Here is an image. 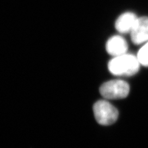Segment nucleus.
Wrapping results in <instances>:
<instances>
[{"label":"nucleus","instance_id":"f257e3e1","mask_svg":"<svg viewBox=\"0 0 148 148\" xmlns=\"http://www.w3.org/2000/svg\"><path fill=\"white\" fill-rule=\"evenodd\" d=\"M140 63L137 56L130 54H124L115 57L109 62V72L114 75L132 76L139 71Z\"/></svg>","mask_w":148,"mask_h":148},{"label":"nucleus","instance_id":"f03ea898","mask_svg":"<svg viewBox=\"0 0 148 148\" xmlns=\"http://www.w3.org/2000/svg\"><path fill=\"white\" fill-rule=\"evenodd\" d=\"M93 112L96 122L104 126L110 125L117 121L119 111L106 100H99L93 105Z\"/></svg>","mask_w":148,"mask_h":148},{"label":"nucleus","instance_id":"7ed1b4c3","mask_svg":"<svg viewBox=\"0 0 148 148\" xmlns=\"http://www.w3.org/2000/svg\"><path fill=\"white\" fill-rule=\"evenodd\" d=\"M99 92L105 99H123L129 94L130 86L124 80H112L103 83L100 87Z\"/></svg>","mask_w":148,"mask_h":148},{"label":"nucleus","instance_id":"20e7f679","mask_svg":"<svg viewBox=\"0 0 148 148\" xmlns=\"http://www.w3.org/2000/svg\"><path fill=\"white\" fill-rule=\"evenodd\" d=\"M130 35L132 42L136 45L148 41L147 17H141L137 18Z\"/></svg>","mask_w":148,"mask_h":148},{"label":"nucleus","instance_id":"39448f33","mask_svg":"<svg viewBox=\"0 0 148 148\" xmlns=\"http://www.w3.org/2000/svg\"><path fill=\"white\" fill-rule=\"evenodd\" d=\"M128 43L122 36L115 35L110 38L106 43L107 52L114 57L126 54L128 50Z\"/></svg>","mask_w":148,"mask_h":148},{"label":"nucleus","instance_id":"423d86ee","mask_svg":"<svg viewBox=\"0 0 148 148\" xmlns=\"http://www.w3.org/2000/svg\"><path fill=\"white\" fill-rule=\"evenodd\" d=\"M138 18L135 14L133 12L123 13L119 17L115 22V29L120 34L130 33Z\"/></svg>","mask_w":148,"mask_h":148},{"label":"nucleus","instance_id":"0eeeda50","mask_svg":"<svg viewBox=\"0 0 148 148\" xmlns=\"http://www.w3.org/2000/svg\"><path fill=\"white\" fill-rule=\"evenodd\" d=\"M137 58L140 64L145 67H148V41L139 50Z\"/></svg>","mask_w":148,"mask_h":148}]
</instances>
